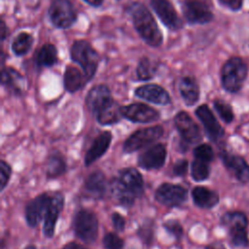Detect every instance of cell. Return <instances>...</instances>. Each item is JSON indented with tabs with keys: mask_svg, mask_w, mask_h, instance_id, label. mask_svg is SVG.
Returning a JSON list of instances; mask_svg holds the SVG:
<instances>
[{
	"mask_svg": "<svg viewBox=\"0 0 249 249\" xmlns=\"http://www.w3.org/2000/svg\"><path fill=\"white\" fill-rule=\"evenodd\" d=\"M125 11L130 16L135 30L147 45L157 48L162 44L161 31L153 15L143 3L132 2L125 7Z\"/></svg>",
	"mask_w": 249,
	"mask_h": 249,
	"instance_id": "6da1fadb",
	"label": "cell"
},
{
	"mask_svg": "<svg viewBox=\"0 0 249 249\" xmlns=\"http://www.w3.org/2000/svg\"><path fill=\"white\" fill-rule=\"evenodd\" d=\"M248 76V65L238 55L229 57L221 67L220 78L223 89L231 93L239 91Z\"/></svg>",
	"mask_w": 249,
	"mask_h": 249,
	"instance_id": "7a4b0ae2",
	"label": "cell"
},
{
	"mask_svg": "<svg viewBox=\"0 0 249 249\" xmlns=\"http://www.w3.org/2000/svg\"><path fill=\"white\" fill-rule=\"evenodd\" d=\"M70 57L72 61L78 63L88 82H89L96 73L100 56L92 46L86 40H76L70 47Z\"/></svg>",
	"mask_w": 249,
	"mask_h": 249,
	"instance_id": "3957f363",
	"label": "cell"
},
{
	"mask_svg": "<svg viewBox=\"0 0 249 249\" xmlns=\"http://www.w3.org/2000/svg\"><path fill=\"white\" fill-rule=\"evenodd\" d=\"M247 217L242 212H228L221 218V224L229 231L231 242L237 247L249 244L247 235Z\"/></svg>",
	"mask_w": 249,
	"mask_h": 249,
	"instance_id": "277c9868",
	"label": "cell"
},
{
	"mask_svg": "<svg viewBox=\"0 0 249 249\" xmlns=\"http://www.w3.org/2000/svg\"><path fill=\"white\" fill-rule=\"evenodd\" d=\"M73 230L78 238L90 244L96 240L98 220L94 212L89 209L79 210L73 220Z\"/></svg>",
	"mask_w": 249,
	"mask_h": 249,
	"instance_id": "5b68a950",
	"label": "cell"
},
{
	"mask_svg": "<svg viewBox=\"0 0 249 249\" xmlns=\"http://www.w3.org/2000/svg\"><path fill=\"white\" fill-rule=\"evenodd\" d=\"M48 16L52 24L59 29L69 28L77 20V11L69 0H53Z\"/></svg>",
	"mask_w": 249,
	"mask_h": 249,
	"instance_id": "8992f818",
	"label": "cell"
},
{
	"mask_svg": "<svg viewBox=\"0 0 249 249\" xmlns=\"http://www.w3.org/2000/svg\"><path fill=\"white\" fill-rule=\"evenodd\" d=\"M181 10L191 24H206L214 18L209 5L204 0H183Z\"/></svg>",
	"mask_w": 249,
	"mask_h": 249,
	"instance_id": "52a82bcc",
	"label": "cell"
},
{
	"mask_svg": "<svg viewBox=\"0 0 249 249\" xmlns=\"http://www.w3.org/2000/svg\"><path fill=\"white\" fill-rule=\"evenodd\" d=\"M174 124L181 135V146L183 150L188 149L191 144H196L201 139V133L198 125L192 117L185 111H181L174 117Z\"/></svg>",
	"mask_w": 249,
	"mask_h": 249,
	"instance_id": "ba28073f",
	"label": "cell"
},
{
	"mask_svg": "<svg viewBox=\"0 0 249 249\" xmlns=\"http://www.w3.org/2000/svg\"><path fill=\"white\" fill-rule=\"evenodd\" d=\"M163 128L160 125H155L138 129L131 133L124 143V151L125 153L135 152L161 137Z\"/></svg>",
	"mask_w": 249,
	"mask_h": 249,
	"instance_id": "9c48e42d",
	"label": "cell"
},
{
	"mask_svg": "<svg viewBox=\"0 0 249 249\" xmlns=\"http://www.w3.org/2000/svg\"><path fill=\"white\" fill-rule=\"evenodd\" d=\"M187 190L179 185L162 183L155 193V198L160 204L168 207H176L187 199Z\"/></svg>",
	"mask_w": 249,
	"mask_h": 249,
	"instance_id": "30bf717a",
	"label": "cell"
},
{
	"mask_svg": "<svg viewBox=\"0 0 249 249\" xmlns=\"http://www.w3.org/2000/svg\"><path fill=\"white\" fill-rule=\"evenodd\" d=\"M52 196L43 193L31 199L25 206L24 216L29 227H36L43 219H45L49 206L51 204Z\"/></svg>",
	"mask_w": 249,
	"mask_h": 249,
	"instance_id": "8fae6325",
	"label": "cell"
},
{
	"mask_svg": "<svg viewBox=\"0 0 249 249\" xmlns=\"http://www.w3.org/2000/svg\"><path fill=\"white\" fill-rule=\"evenodd\" d=\"M150 4L160 21L168 29L176 31L183 27V21L169 0H150Z\"/></svg>",
	"mask_w": 249,
	"mask_h": 249,
	"instance_id": "7c38bea8",
	"label": "cell"
},
{
	"mask_svg": "<svg viewBox=\"0 0 249 249\" xmlns=\"http://www.w3.org/2000/svg\"><path fill=\"white\" fill-rule=\"evenodd\" d=\"M122 116L133 123H152L160 119V113L143 103H132L121 107Z\"/></svg>",
	"mask_w": 249,
	"mask_h": 249,
	"instance_id": "4fadbf2b",
	"label": "cell"
},
{
	"mask_svg": "<svg viewBox=\"0 0 249 249\" xmlns=\"http://www.w3.org/2000/svg\"><path fill=\"white\" fill-rule=\"evenodd\" d=\"M85 101L88 109L95 116L115 100L106 85H96L89 89Z\"/></svg>",
	"mask_w": 249,
	"mask_h": 249,
	"instance_id": "5bb4252c",
	"label": "cell"
},
{
	"mask_svg": "<svg viewBox=\"0 0 249 249\" xmlns=\"http://www.w3.org/2000/svg\"><path fill=\"white\" fill-rule=\"evenodd\" d=\"M166 148L163 144L158 143L145 150L138 157V165L146 170L160 169L165 162Z\"/></svg>",
	"mask_w": 249,
	"mask_h": 249,
	"instance_id": "9a60e30c",
	"label": "cell"
},
{
	"mask_svg": "<svg viewBox=\"0 0 249 249\" xmlns=\"http://www.w3.org/2000/svg\"><path fill=\"white\" fill-rule=\"evenodd\" d=\"M196 115L198 120L203 124V127L207 133V136L213 140L217 141L224 134V129L215 118L214 114L206 104H202L196 109Z\"/></svg>",
	"mask_w": 249,
	"mask_h": 249,
	"instance_id": "2e32d148",
	"label": "cell"
},
{
	"mask_svg": "<svg viewBox=\"0 0 249 249\" xmlns=\"http://www.w3.org/2000/svg\"><path fill=\"white\" fill-rule=\"evenodd\" d=\"M63 203H64V196L60 192H56L52 196L51 204L49 206L46 217L44 219V226H43L44 234L48 238H52L54 234L55 225H56L59 213L63 208Z\"/></svg>",
	"mask_w": 249,
	"mask_h": 249,
	"instance_id": "e0dca14e",
	"label": "cell"
},
{
	"mask_svg": "<svg viewBox=\"0 0 249 249\" xmlns=\"http://www.w3.org/2000/svg\"><path fill=\"white\" fill-rule=\"evenodd\" d=\"M134 93L141 99L159 105H167L171 101L169 93L162 87L156 84H148L138 87Z\"/></svg>",
	"mask_w": 249,
	"mask_h": 249,
	"instance_id": "ac0fdd59",
	"label": "cell"
},
{
	"mask_svg": "<svg viewBox=\"0 0 249 249\" xmlns=\"http://www.w3.org/2000/svg\"><path fill=\"white\" fill-rule=\"evenodd\" d=\"M221 159L225 166L241 182L249 183V164L239 156L223 152Z\"/></svg>",
	"mask_w": 249,
	"mask_h": 249,
	"instance_id": "d6986e66",
	"label": "cell"
},
{
	"mask_svg": "<svg viewBox=\"0 0 249 249\" xmlns=\"http://www.w3.org/2000/svg\"><path fill=\"white\" fill-rule=\"evenodd\" d=\"M111 141L112 133L110 131H103L98 134L85 156V165L89 166L102 157L110 147Z\"/></svg>",
	"mask_w": 249,
	"mask_h": 249,
	"instance_id": "ffe728a7",
	"label": "cell"
},
{
	"mask_svg": "<svg viewBox=\"0 0 249 249\" xmlns=\"http://www.w3.org/2000/svg\"><path fill=\"white\" fill-rule=\"evenodd\" d=\"M1 85L15 95H21L24 88L22 75L13 67H2Z\"/></svg>",
	"mask_w": 249,
	"mask_h": 249,
	"instance_id": "44dd1931",
	"label": "cell"
},
{
	"mask_svg": "<svg viewBox=\"0 0 249 249\" xmlns=\"http://www.w3.org/2000/svg\"><path fill=\"white\" fill-rule=\"evenodd\" d=\"M178 89L187 106L195 105L199 99V86L193 76H184L180 79Z\"/></svg>",
	"mask_w": 249,
	"mask_h": 249,
	"instance_id": "7402d4cb",
	"label": "cell"
},
{
	"mask_svg": "<svg viewBox=\"0 0 249 249\" xmlns=\"http://www.w3.org/2000/svg\"><path fill=\"white\" fill-rule=\"evenodd\" d=\"M119 179L130 192H132L135 195L136 197L142 196L144 189V181L142 175L137 169L133 167H127L125 169H123L120 172Z\"/></svg>",
	"mask_w": 249,
	"mask_h": 249,
	"instance_id": "603a6c76",
	"label": "cell"
},
{
	"mask_svg": "<svg viewBox=\"0 0 249 249\" xmlns=\"http://www.w3.org/2000/svg\"><path fill=\"white\" fill-rule=\"evenodd\" d=\"M87 83L88 80L84 72H81L77 67L70 64L65 67L63 74V85L64 89L68 92L74 93L80 90Z\"/></svg>",
	"mask_w": 249,
	"mask_h": 249,
	"instance_id": "cb8c5ba5",
	"label": "cell"
},
{
	"mask_svg": "<svg viewBox=\"0 0 249 249\" xmlns=\"http://www.w3.org/2000/svg\"><path fill=\"white\" fill-rule=\"evenodd\" d=\"M87 193L93 198H101L107 189V181L103 172L96 170L91 172L85 181Z\"/></svg>",
	"mask_w": 249,
	"mask_h": 249,
	"instance_id": "d4e9b609",
	"label": "cell"
},
{
	"mask_svg": "<svg viewBox=\"0 0 249 249\" xmlns=\"http://www.w3.org/2000/svg\"><path fill=\"white\" fill-rule=\"evenodd\" d=\"M112 197L120 204L129 207L134 203L135 195L130 192L119 178H114L108 185Z\"/></svg>",
	"mask_w": 249,
	"mask_h": 249,
	"instance_id": "484cf974",
	"label": "cell"
},
{
	"mask_svg": "<svg viewBox=\"0 0 249 249\" xmlns=\"http://www.w3.org/2000/svg\"><path fill=\"white\" fill-rule=\"evenodd\" d=\"M195 204L201 208H212L219 202V195L208 188L197 186L192 191Z\"/></svg>",
	"mask_w": 249,
	"mask_h": 249,
	"instance_id": "4316f807",
	"label": "cell"
},
{
	"mask_svg": "<svg viewBox=\"0 0 249 249\" xmlns=\"http://www.w3.org/2000/svg\"><path fill=\"white\" fill-rule=\"evenodd\" d=\"M57 49L53 44H44L35 54V63L39 67H51L58 60Z\"/></svg>",
	"mask_w": 249,
	"mask_h": 249,
	"instance_id": "83f0119b",
	"label": "cell"
},
{
	"mask_svg": "<svg viewBox=\"0 0 249 249\" xmlns=\"http://www.w3.org/2000/svg\"><path fill=\"white\" fill-rule=\"evenodd\" d=\"M121 107L122 106L114 101L112 104H110L95 115L97 122L103 125L113 124L120 122L121 118L123 117L121 113Z\"/></svg>",
	"mask_w": 249,
	"mask_h": 249,
	"instance_id": "f1b7e54d",
	"label": "cell"
},
{
	"mask_svg": "<svg viewBox=\"0 0 249 249\" xmlns=\"http://www.w3.org/2000/svg\"><path fill=\"white\" fill-rule=\"evenodd\" d=\"M33 45V37L27 32L18 33L12 42L11 49L14 54L21 56L26 54Z\"/></svg>",
	"mask_w": 249,
	"mask_h": 249,
	"instance_id": "f546056e",
	"label": "cell"
},
{
	"mask_svg": "<svg viewBox=\"0 0 249 249\" xmlns=\"http://www.w3.org/2000/svg\"><path fill=\"white\" fill-rule=\"evenodd\" d=\"M158 70V62L148 56H142L136 68L137 78L141 81H148L154 78Z\"/></svg>",
	"mask_w": 249,
	"mask_h": 249,
	"instance_id": "4dcf8cb0",
	"label": "cell"
},
{
	"mask_svg": "<svg viewBox=\"0 0 249 249\" xmlns=\"http://www.w3.org/2000/svg\"><path fill=\"white\" fill-rule=\"evenodd\" d=\"M66 171V163L59 154H53L47 161L46 174L49 178H56L64 174Z\"/></svg>",
	"mask_w": 249,
	"mask_h": 249,
	"instance_id": "1f68e13d",
	"label": "cell"
},
{
	"mask_svg": "<svg viewBox=\"0 0 249 249\" xmlns=\"http://www.w3.org/2000/svg\"><path fill=\"white\" fill-rule=\"evenodd\" d=\"M191 174L193 179L196 181L206 180L209 176L208 162L197 160V159L194 160L191 166Z\"/></svg>",
	"mask_w": 249,
	"mask_h": 249,
	"instance_id": "d6a6232c",
	"label": "cell"
},
{
	"mask_svg": "<svg viewBox=\"0 0 249 249\" xmlns=\"http://www.w3.org/2000/svg\"><path fill=\"white\" fill-rule=\"evenodd\" d=\"M213 106L220 116V118L227 124H230L233 120V111L231 106L224 100L216 99L213 102Z\"/></svg>",
	"mask_w": 249,
	"mask_h": 249,
	"instance_id": "836d02e7",
	"label": "cell"
},
{
	"mask_svg": "<svg viewBox=\"0 0 249 249\" xmlns=\"http://www.w3.org/2000/svg\"><path fill=\"white\" fill-rule=\"evenodd\" d=\"M195 159L210 162L214 158V152L210 145L208 144H200L194 149Z\"/></svg>",
	"mask_w": 249,
	"mask_h": 249,
	"instance_id": "e575fe53",
	"label": "cell"
},
{
	"mask_svg": "<svg viewBox=\"0 0 249 249\" xmlns=\"http://www.w3.org/2000/svg\"><path fill=\"white\" fill-rule=\"evenodd\" d=\"M138 235L145 244H150L152 242L154 236V223L152 220L143 223L138 229Z\"/></svg>",
	"mask_w": 249,
	"mask_h": 249,
	"instance_id": "d590c367",
	"label": "cell"
},
{
	"mask_svg": "<svg viewBox=\"0 0 249 249\" xmlns=\"http://www.w3.org/2000/svg\"><path fill=\"white\" fill-rule=\"evenodd\" d=\"M103 245L105 249H123L124 241L118 234L108 232L103 237Z\"/></svg>",
	"mask_w": 249,
	"mask_h": 249,
	"instance_id": "8d00e7d4",
	"label": "cell"
},
{
	"mask_svg": "<svg viewBox=\"0 0 249 249\" xmlns=\"http://www.w3.org/2000/svg\"><path fill=\"white\" fill-rule=\"evenodd\" d=\"M163 228L166 230L167 232L173 235L176 239H180L183 235V228L179 223V221L177 220L166 221L165 223H163Z\"/></svg>",
	"mask_w": 249,
	"mask_h": 249,
	"instance_id": "74e56055",
	"label": "cell"
},
{
	"mask_svg": "<svg viewBox=\"0 0 249 249\" xmlns=\"http://www.w3.org/2000/svg\"><path fill=\"white\" fill-rule=\"evenodd\" d=\"M0 173H1V187H0V190L2 192V191H4L6 186L8 185L9 180L11 178V174H12L11 165L8 162H6L5 160H1V162H0Z\"/></svg>",
	"mask_w": 249,
	"mask_h": 249,
	"instance_id": "f35d334b",
	"label": "cell"
},
{
	"mask_svg": "<svg viewBox=\"0 0 249 249\" xmlns=\"http://www.w3.org/2000/svg\"><path fill=\"white\" fill-rule=\"evenodd\" d=\"M218 2L232 12H238L243 7V0H218Z\"/></svg>",
	"mask_w": 249,
	"mask_h": 249,
	"instance_id": "ab89813d",
	"label": "cell"
},
{
	"mask_svg": "<svg viewBox=\"0 0 249 249\" xmlns=\"http://www.w3.org/2000/svg\"><path fill=\"white\" fill-rule=\"evenodd\" d=\"M112 223H113L114 229L117 231H123L124 230V228H125V220L118 212H114L112 214Z\"/></svg>",
	"mask_w": 249,
	"mask_h": 249,
	"instance_id": "60d3db41",
	"label": "cell"
},
{
	"mask_svg": "<svg viewBox=\"0 0 249 249\" xmlns=\"http://www.w3.org/2000/svg\"><path fill=\"white\" fill-rule=\"evenodd\" d=\"M188 160H180L173 166V173L177 176H184L188 171Z\"/></svg>",
	"mask_w": 249,
	"mask_h": 249,
	"instance_id": "b9f144b4",
	"label": "cell"
},
{
	"mask_svg": "<svg viewBox=\"0 0 249 249\" xmlns=\"http://www.w3.org/2000/svg\"><path fill=\"white\" fill-rule=\"evenodd\" d=\"M62 249H88V248L77 243V242L72 241V242H68L67 244H65Z\"/></svg>",
	"mask_w": 249,
	"mask_h": 249,
	"instance_id": "7bdbcfd3",
	"label": "cell"
},
{
	"mask_svg": "<svg viewBox=\"0 0 249 249\" xmlns=\"http://www.w3.org/2000/svg\"><path fill=\"white\" fill-rule=\"evenodd\" d=\"M0 31H1V40L4 41L6 39V37L8 36L9 32H8V27L6 25V22L4 21V19H1V28H0Z\"/></svg>",
	"mask_w": 249,
	"mask_h": 249,
	"instance_id": "ee69618b",
	"label": "cell"
},
{
	"mask_svg": "<svg viewBox=\"0 0 249 249\" xmlns=\"http://www.w3.org/2000/svg\"><path fill=\"white\" fill-rule=\"evenodd\" d=\"M204 249H226V247L220 242H215L207 245Z\"/></svg>",
	"mask_w": 249,
	"mask_h": 249,
	"instance_id": "f6af8a7d",
	"label": "cell"
},
{
	"mask_svg": "<svg viewBox=\"0 0 249 249\" xmlns=\"http://www.w3.org/2000/svg\"><path fill=\"white\" fill-rule=\"evenodd\" d=\"M86 3H88L89 6L91 7H94V8H97L99 6L102 5L103 3V0H84Z\"/></svg>",
	"mask_w": 249,
	"mask_h": 249,
	"instance_id": "bcb514c9",
	"label": "cell"
},
{
	"mask_svg": "<svg viewBox=\"0 0 249 249\" xmlns=\"http://www.w3.org/2000/svg\"><path fill=\"white\" fill-rule=\"evenodd\" d=\"M24 249H37V248H36V246H35V245H33V244H29V245H27Z\"/></svg>",
	"mask_w": 249,
	"mask_h": 249,
	"instance_id": "7dc6e473",
	"label": "cell"
}]
</instances>
